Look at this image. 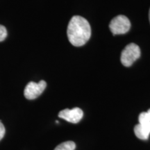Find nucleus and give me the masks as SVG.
<instances>
[{
	"label": "nucleus",
	"mask_w": 150,
	"mask_h": 150,
	"mask_svg": "<svg viewBox=\"0 0 150 150\" xmlns=\"http://www.w3.org/2000/svg\"><path fill=\"white\" fill-rule=\"evenodd\" d=\"M47 83L45 81H40L38 83L29 82L26 86L24 91V97L27 99H35L38 97L46 88Z\"/></svg>",
	"instance_id": "nucleus-5"
},
{
	"label": "nucleus",
	"mask_w": 150,
	"mask_h": 150,
	"mask_svg": "<svg viewBox=\"0 0 150 150\" xmlns=\"http://www.w3.org/2000/svg\"><path fill=\"white\" fill-rule=\"evenodd\" d=\"M5 127L4 126V125L1 123V122L0 121V140H1L4 138L5 135Z\"/></svg>",
	"instance_id": "nucleus-9"
},
{
	"label": "nucleus",
	"mask_w": 150,
	"mask_h": 150,
	"mask_svg": "<svg viewBox=\"0 0 150 150\" xmlns=\"http://www.w3.org/2000/svg\"><path fill=\"white\" fill-rule=\"evenodd\" d=\"M149 22H150V9H149Z\"/></svg>",
	"instance_id": "nucleus-11"
},
{
	"label": "nucleus",
	"mask_w": 150,
	"mask_h": 150,
	"mask_svg": "<svg viewBox=\"0 0 150 150\" xmlns=\"http://www.w3.org/2000/svg\"><path fill=\"white\" fill-rule=\"evenodd\" d=\"M83 116V112L79 108H74L72 109L62 110L59 112V117L71 123H78L81 121Z\"/></svg>",
	"instance_id": "nucleus-6"
},
{
	"label": "nucleus",
	"mask_w": 150,
	"mask_h": 150,
	"mask_svg": "<svg viewBox=\"0 0 150 150\" xmlns=\"http://www.w3.org/2000/svg\"><path fill=\"white\" fill-rule=\"evenodd\" d=\"M140 49L135 43H130L125 47L121 54V63L124 66L130 67L140 56Z\"/></svg>",
	"instance_id": "nucleus-2"
},
{
	"label": "nucleus",
	"mask_w": 150,
	"mask_h": 150,
	"mask_svg": "<svg viewBox=\"0 0 150 150\" xmlns=\"http://www.w3.org/2000/svg\"><path fill=\"white\" fill-rule=\"evenodd\" d=\"M131 28V22L128 18L122 15L117 16L110 21L109 29L113 35L125 34Z\"/></svg>",
	"instance_id": "nucleus-4"
},
{
	"label": "nucleus",
	"mask_w": 150,
	"mask_h": 150,
	"mask_svg": "<svg viewBox=\"0 0 150 150\" xmlns=\"http://www.w3.org/2000/svg\"><path fill=\"white\" fill-rule=\"evenodd\" d=\"M147 112L148 116H149V120H150V109L148 110V111Z\"/></svg>",
	"instance_id": "nucleus-10"
},
{
	"label": "nucleus",
	"mask_w": 150,
	"mask_h": 150,
	"mask_svg": "<svg viewBox=\"0 0 150 150\" xmlns=\"http://www.w3.org/2000/svg\"><path fill=\"white\" fill-rule=\"evenodd\" d=\"M7 36V31L5 27L0 25V42L4 40Z\"/></svg>",
	"instance_id": "nucleus-8"
},
{
	"label": "nucleus",
	"mask_w": 150,
	"mask_h": 150,
	"mask_svg": "<svg viewBox=\"0 0 150 150\" xmlns=\"http://www.w3.org/2000/svg\"><path fill=\"white\" fill-rule=\"evenodd\" d=\"M76 145L72 141H67L62 142L56 147L54 150H74Z\"/></svg>",
	"instance_id": "nucleus-7"
},
{
	"label": "nucleus",
	"mask_w": 150,
	"mask_h": 150,
	"mask_svg": "<svg viewBox=\"0 0 150 150\" xmlns=\"http://www.w3.org/2000/svg\"><path fill=\"white\" fill-rule=\"evenodd\" d=\"M138 120L139 124L134 127L135 135L140 140H147L150 134V120L147 112H141L138 117Z\"/></svg>",
	"instance_id": "nucleus-3"
},
{
	"label": "nucleus",
	"mask_w": 150,
	"mask_h": 150,
	"mask_svg": "<svg viewBox=\"0 0 150 150\" xmlns=\"http://www.w3.org/2000/svg\"><path fill=\"white\" fill-rule=\"evenodd\" d=\"M68 40L72 45L81 47L89 40L91 27L87 20L79 16H73L67 29Z\"/></svg>",
	"instance_id": "nucleus-1"
}]
</instances>
